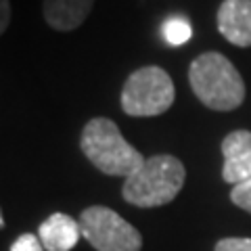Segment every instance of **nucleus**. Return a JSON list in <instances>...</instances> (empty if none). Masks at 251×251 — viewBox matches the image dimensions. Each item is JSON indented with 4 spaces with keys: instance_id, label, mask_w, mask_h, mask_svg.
Instances as JSON below:
<instances>
[{
    "instance_id": "f257e3e1",
    "label": "nucleus",
    "mask_w": 251,
    "mask_h": 251,
    "mask_svg": "<svg viewBox=\"0 0 251 251\" xmlns=\"http://www.w3.org/2000/svg\"><path fill=\"white\" fill-rule=\"evenodd\" d=\"M80 149L99 172L107 176L128 178L143 166L145 157L122 136L120 128L109 117H92L80 134Z\"/></svg>"
},
{
    "instance_id": "ddd939ff",
    "label": "nucleus",
    "mask_w": 251,
    "mask_h": 251,
    "mask_svg": "<svg viewBox=\"0 0 251 251\" xmlns=\"http://www.w3.org/2000/svg\"><path fill=\"white\" fill-rule=\"evenodd\" d=\"M214 251H251V239L243 237H228L216 243Z\"/></svg>"
},
{
    "instance_id": "f8f14e48",
    "label": "nucleus",
    "mask_w": 251,
    "mask_h": 251,
    "mask_svg": "<svg viewBox=\"0 0 251 251\" xmlns=\"http://www.w3.org/2000/svg\"><path fill=\"white\" fill-rule=\"evenodd\" d=\"M11 251H46V249L42 245L40 237H36V234H31V232H23L13 241Z\"/></svg>"
},
{
    "instance_id": "423d86ee",
    "label": "nucleus",
    "mask_w": 251,
    "mask_h": 251,
    "mask_svg": "<svg viewBox=\"0 0 251 251\" xmlns=\"http://www.w3.org/2000/svg\"><path fill=\"white\" fill-rule=\"evenodd\" d=\"M222 180L228 184H239L251 178V132L234 130L222 140Z\"/></svg>"
},
{
    "instance_id": "2eb2a0df",
    "label": "nucleus",
    "mask_w": 251,
    "mask_h": 251,
    "mask_svg": "<svg viewBox=\"0 0 251 251\" xmlns=\"http://www.w3.org/2000/svg\"><path fill=\"white\" fill-rule=\"evenodd\" d=\"M4 226V218H2V207H0V228Z\"/></svg>"
},
{
    "instance_id": "f03ea898",
    "label": "nucleus",
    "mask_w": 251,
    "mask_h": 251,
    "mask_svg": "<svg viewBox=\"0 0 251 251\" xmlns=\"http://www.w3.org/2000/svg\"><path fill=\"white\" fill-rule=\"evenodd\" d=\"M195 97L214 111H232L245 100V82L239 69L220 52H203L188 67Z\"/></svg>"
},
{
    "instance_id": "7ed1b4c3",
    "label": "nucleus",
    "mask_w": 251,
    "mask_h": 251,
    "mask_svg": "<svg viewBox=\"0 0 251 251\" xmlns=\"http://www.w3.org/2000/svg\"><path fill=\"white\" fill-rule=\"evenodd\" d=\"M186 170L174 155L147 157L134 174L124 180L122 197L136 207H159L174 201L182 191Z\"/></svg>"
},
{
    "instance_id": "0eeeda50",
    "label": "nucleus",
    "mask_w": 251,
    "mask_h": 251,
    "mask_svg": "<svg viewBox=\"0 0 251 251\" xmlns=\"http://www.w3.org/2000/svg\"><path fill=\"white\" fill-rule=\"evenodd\" d=\"M218 31L234 46H251V0H224L218 9Z\"/></svg>"
},
{
    "instance_id": "9d476101",
    "label": "nucleus",
    "mask_w": 251,
    "mask_h": 251,
    "mask_svg": "<svg viewBox=\"0 0 251 251\" xmlns=\"http://www.w3.org/2000/svg\"><path fill=\"white\" fill-rule=\"evenodd\" d=\"M161 36L170 46H182L193 38V25L182 15H172L161 23Z\"/></svg>"
},
{
    "instance_id": "9b49d317",
    "label": "nucleus",
    "mask_w": 251,
    "mask_h": 251,
    "mask_svg": "<svg viewBox=\"0 0 251 251\" xmlns=\"http://www.w3.org/2000/svg\"><path fill=\"white\" fill-rule=\"evenodd\" d=\"M230 201L234 203L237 207L245 209L251 214V178L245 180V182H239L232 186L230 191Z\"/></svg>"
},
{
    "instance_id": "39448f33",
    "label": "nucleus",
    "mask_w": 251,
    "mask_h": 251,
    "mask_svg": "<svg viewBox=\"0 0 251 251\" xmlns=\"http://www.w3.org/2000/svg\"><path fill=\"white\" fill-rule=\"evenodd\" d=\"M82 237L97 251H140L143 237L130 222L105 205L86 207L80 214Z\"/></svg>"
},
{
    "instance_id": "20e7f679",
    "label": "nucleus",
    "mask_w": 251,
    "mask_h": 251,
    "mask_svg": "<svg viewBox=\"0 0 251 251\" xmlns=\"http://www.w3.org/2000/svg\"><path fill=\"white\" fill-rule=\"evenodd\" d=\"M176 88L170 74L157 65L132 72L122 88V109L132 117H155L174 105Z\"/></svg>"
},
{
    "instance_id": "4468645a",
    "label": "nucleus",
    "mask_w": 251,
    "mask_h": 251,
    "mask_svg": "<svg viewBox=\"0 0 251 251\" xmlns=\"http://www.w3.org/2000/svg\"><path fill=\"white\" fill-rule=\"evenodd\" d=\"M11 23V2L9 0H0V36L6 31Z\"/></svg>"
},
{
    "instance_id": "6e6552de",
    "label": "nucleus",
    "mask_w": 251,
    "mask_h": 251,
    "mask_svg": "<svg viewBox=\"0 0 251 251\" xmlns=\"http://www.w3.org/2000/svg\"><path fill=\"white\" fill-rule=\"evenodd\" d=\"M38 237L46 251H72L82 237L80 222L63 211H54L40 224Z\"/></svg>"
},
{
    "instance_id": "1a4fd4ad",
    "label": "nucleus",
    "mask_w": 251,
    "mask_h": 251,
    "mask_svg": "<svg viewBox=\"0 0 251 251\" xmlns=\"http://www.w3.org/2000/svg\"><path fill=\"white\" fill-rule=\"evenodd\" d=\"M94 0H44L42 15L49 27L57 31H74L88 19Z\"/></svg>"
}]
</instances>
